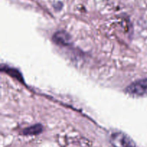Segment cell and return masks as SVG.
I'll return each instance as SVG.
<instances>
[{
    "label": "cell",
    "instance_id": "3957f363",
    "mask_svg": "<svg viewBox=\"0 0 147 147\" xmlns=\"http://www.w3.org/2000/svg\"><path fill=\"white\" fill-rule=\"evenodd\" d=\"M53 41L60 45H68L70 43V37L65 32H57L53 36Z\"/></svg>",
    "mask_w": 147,
    "mask_h": 147
},
{
    "label": "cell",
    "instance_id": "277c9868",
    "mask_svg": "<svg viewBox=\"0 0 147 147\" xmlns=\"http://www.w3.org/2000/svg\"><path fill=\"white\" fill-rule=\"evenodd\" d=\"M43 131V127L41 124H35L24 129L22 134L24 136H35L41 134Z\"/></svg>",
    "mask_w": 147,
    "mask_h": 147
},
{
    "label": "cell",
    "instance_id": "6da1fadb",
    "mask_svg": "<svg viewBox=\"0 0 147 147\" xmlns=\"http://www.w3.org/2000/svg\"><path fill=\"white\" fill-rule=\"evenodd\" d=\"M110 142L114 147H136L134 142L125 134L116 132L111 136Z\"/></svg>",
    "mask_w": 147,
    "mask_h": 147
},
{
    "label": "cell",
    "instance_id": "7a4b0ae2",
    "mask_svg": "<svg viewBox=\"0 0 147 147\" xmlns=\"http://www.w3.org/2000/svg\"><path fill=\"white\" fill-rule=\"evenodd\" d=\"M126 92L133 96H147V78L142 79L131 83L126 88Z\"/></svg>",
    "mask_w": 147,
    "mask_h": 147
},
{
    "label": "cell",
    "instance_id": "5b68a950",
    "mask_svg": "<svg viewBox=\"0 0 147 147\" xmlns=\"http://www.w3.org/2000/svg\"><path fill=\"white\" fill-rule=\"evenodd\" d=\"M1 71H4L5 73H7V74L9 75L10 76H11L14 78H16L17 80H20V82L23 83L24 80H23V78L22 76V75L20 74V72L14 68H10V67H7V66H4V67H1Z\"/></svg>",
    "mask_w": 147,
    "mask_h": 147
}]
</instances>
